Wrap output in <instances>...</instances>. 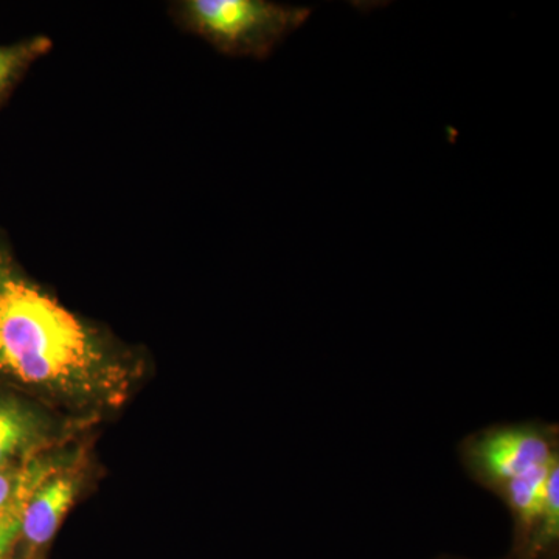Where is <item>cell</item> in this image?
<instances>
[{"instance_id":"6da1fadb","label":"cell","mask_w":559,"mask_h":559,"mask_svg":"<svg viewBox=\"0 0 559 559\" xmlns=\"http://www.w3.org/2000/svg\"><path fill=\"white\" fill-rule=\"evenodd\" d=\"M138 355L32 278L0 231V374L75 404H116Z\"/></svg>"},{"instance_id":"7a4b0ae2","label":"cell","mask_w":559,"mask_h":559,"mask_svg":"<svg viewBox=\"0 0 559 559\" xmlns=\"http://www.w3.org/2000/svg\"><path fill=\"white\" fill-rule=\"evenodd\" d=\"M168 14L221 55L263 61L310 20L312 9L271 0H175Z\"/></svg>"},{"instance_id":"3957f363","label":"cell","mask_w":559,"mask_h":559,"mask_svg":"<svg viewBox=\"0 0 559 559\" xmlns=\"http://www.w3.org/2000/svg\"><path fill=\"white\" fill-rule=\"evenodd\" d=\"M457 451L471 479L498 495L511 480L559 457L558 428L540 421L489 426L463 439Z\"/></svg>"},{"instance_id":"277c9868","label":"cell","mask_w":559,"mask_h":559,"mask_svg":"<svg viewBox=\"0 0 559 559\" xmlns=\"http://www.w3.org/2000/svg\"><path fill=\"white\" fill-rule=\"evenodd\" d=\"M76 495V481L70 476L51 474L25 500L21 513V536L32 547H43L57 533L66 511Z\"/></svg>"},{"instance_id":"5b68a950","label":"cell","mask_w":559,"mask_h":559,"mask_svg":"<svg viewBox=\"0 0 559 559\" xmlns=\"http://www.w3.org/2000/svg\"><path fill=\"white\" fill-rule=\"evenodd\" d=\"M559 457L551 460L549 465L540 466L511 480L500 489L498 496L509 507L514 522V544L510 559H521L527 551L533 535L538 528L546 500L547 479L551 465Z\"/></svg>"},{"instance_id":"8992f818","label":"cell","mask_w":559,"mask_h":559,"mask_svg":"<svg viewBox=\"0 0 559 559\" xmlns=\"http://www.w3.org/2000/svg\"><path fill=\"white\" fill-rule=\"evenodd\" d=\"M49 426L38 412L13 400H0V469L11 459L46 440Z\"/></svg>"},{"instance_id":"52a82bcc","label":"cell","mask_w":559,"mask_h":559,"mask_svg":"<svg viewBox=\"0 0 559 559\" xmlns=\"http://www.w3.org/2000/svg\"><path fill=\"white\" fill-rule=\"evenodd\" d=\"M53 47L49 36L38 35L10 46H0V106L13 94L21 80Z\"/></svg>"},{"instance_id":"ba28073f","label":"cell","mask_w":559,"mask_h":559,"mask_svg":"<svg viewBox=\"0 0 559 559\" xmlns=\"http://www.w3.org/2000/svg\"><path fill=\"white\" fill-rule=\"evenodd\" d=\"M51 476L49 466L35 465L24 471L0 469V514L31 498L35 488Z\"/></svg>"},{"instance_id":"9c48e42d","label":"cell","mask_w":559,"mask_h":559,"mask_svg":"<svg viewBox=\"0 0 559 559\" xmlns=\"http://www.w3.org/2000/svg\"><path fill=\"white\" fill-rule=\"evenodd\" d=\"M24 503L25 500L0 514V559H9L14 543L21 536V513Z\"/></svg>"},{"instance_id":"30bf717a","label":"cell","mask_w":559,"mask_h":559,"mask_svg":"<svg viewBox=\"0 0 559 559\" xmlns=\"http://www.w3.org/2000/svg\"><path fill=\"white\" fill-rule=\"evenodd\" d=\"M509 559V558H507ZM535 559H559V551L558 549L547 551V554L539 555L538 558Z\"/></svg>"},{"instance_id":"8fae6325","label":"cell","mask_w":559,"mask_h":559,"mask_svg":"<svg viewBox=\"0 0 559 559\" xmlns=\"http://www.w3.org/2000/svg\"><path fill=\"white\" fill-rule=\"evenodd\" d=\"M437 559H463V558H455V557H440V558H437Z\"/></svg>"}]
</instances>
